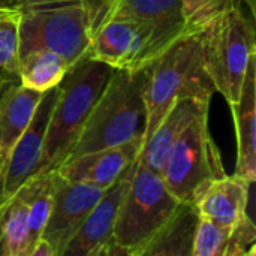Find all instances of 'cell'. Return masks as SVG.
<instances>
[{"mask_svg": "<svg viewBox=\"0 0 256 256\" xmlns=\"http://www.w3.org/2000/svg\"><path fill=\"white\" fill-rule=\"evenodd\" d=\"M146 75V68L114 69L69 158L144 140Z\"/></svg>", "mask_w": 256, "mask_h": 256, "instance_id": "3", "label": "cell"}, {"mask_svg": "<svg viewBox=\"0 0 256 256\" xmlns=\"http://www.w3.org/2000/svg\"><path fill=\"white\" fill-rule=\"evenodd\" d=\"M134 164L135 162H132L120 176V178L106 189L102 200L74 232V236L66 242L57 256H87L98 246L112 243V232L118 207L129 184Z\"/></svg>", "mask_w": 256, "mask_h": 256, "instance_id": "13", "label": "cell"}, {"mask_svg": "<svg viewBox=\"0 0 256 256\" xmlns=\"http://www.w3.org/2000/svg\"><path fill=\"white\" fill-rule=\"evenodd\" d=\"M36 244L30 237L26 206L15 192L0 202V256H28Z\"/></svg>", "mask_w": 256, "mask_h": 256, "instance_id": "20", "label": "cell"}, {"mask_svg": "<svg viewBox=\"0 0 256 256\" xmlns=\"http://www.w3.org/2000/svg\"><path fill=\"white\" fill-rule=\"evenodd\" d=\"M250 183L237 176H224L213 180L196 198L194 207L200 218L219 226L232 230L248 214Z\"/></svg>", "mask_w": 256, "mask_h": 256, "instance_id": "15", "label": "cell"}, {"mask_svg": "<svg viewBox=\"0 0 256 256\" xmlns=\"http://www.w3.org/2000/svg\"><path fill=\"white\" fill-rule=\"evenodd\" d=\"M244 256H256V244L254 243L249 249H248V252L244 254Z\"/></svg>", "mask_w": 256, "mask_h": 256, "instance_id": "30", "label": "cell"}, {"mask_svg": "<svg viewBox=\"0 0 256 256\" xmlns=\"http://www.w3.org/2000/svg\"><path fill=\"white\" fill-rule=\"evenodd\" d=\"M108 16L128 18L147 27L159 56L177 39L192 32L186 22L183 0H104L93 18V28Z\"/></svg>", "mask_w": 256, "mask_h": 256, "instance_id": "9", "label": "cell"}, {"mask_svg": "<svg viewBox=\"0 0 256 256\" xmlns=\"http://www.w3.org/2000/svg\"><path fill=\"white\" fill-rule=\"evenodd\" d=\"M28 256H56L54 250L50 248V244L44 240H39L38 244L34 246V249L30 252Z\"/></svg>", "mask_w": 256, "mask_h": 256, "instance_id": "26", "label": "cell"}, {"mask_svg": "<svg viewBox=\"0 0 256 256\" xmlns=\"http://www.w3.org/2000/svg\"><path fill=\"white\" fill-rule=\"evenodd\" d=\"M142 142L144 140L138 138L118 147L69 158L56 171L69 182L86 183L106 190L138 159Z\"/></svg>", "mask_w": 256, "mask_h": 256, "instance_id": "12", "label": "cell"}, {"mask_svg": "<svg viewBox=\"0 0 256 256\" xmlns=\"http://www.w3.org/2000/svg\"><path fill=\"white\" fill-rule=\"evenodd\" d=\"M208 106L210 102L206 100H198L194 98L178 99L162 118L159 126L153 130V134L142 142L138 160L147 168L160 174L165 159L174 142L194 122V118H196L201 112L208 111Z\"/></svg>", "mask_w": 256, "mask_h": 256, "instance_id": "17", "label": "cell"}, {"mask_svg": "<svg viewBox=\"0 0 256 256\" xmlns=\"http://www.w3.org/2000/svg\"><path fill=\"white\" fill-rule=\"evenodd\" d=\"M57 93L58 86L50 88L42 94V99L34 111L32 122L12 148L4 172L2 201L10 198L34 174L42 156L46 128L54 102L57 99Z\"/></svg>", "mask_w": 256, "mask_h": 256, "instance_id": "11", "label": "cell"}, {"mask_svg": "<svg viewBox=\"0 0 256 256\" xmlns=\"http://www.w3.org/2000/svg\"><path fill=\"white\" fill-rule=\"evenodd\" d=\"M16 76H12V75H9V74H6L4 70H2L0 69V94H2V92H3V88H4V86L10 81V80H15Z\"/></svg>", "mask_w": 256, "mask_h": 256, "instance_id": "29", "label": "cell"}, {"mask_svg": "<svg viewBox=\"0 0 256 256\" xmlns=\"http://www.w3.org/2000/svg\"><path fill=\"white\" fill-rule=\"evenodd\" d=\"M240 2H244V3H248V6L250 8L252 14H255V2L256 0H240Z\"/></svg>", "mask_w": 256, "mask_h": 256, "instance_id": "31", "label": "cell"}, {"mask_svg": "<svg viewBox=\"0 0 256 256\" xmlns=\"http://www.w3.org/2000/svg\"><path fill=\"white\" fill-rule=\"evenodd\" d=\"M16 194L21 196L26 210H27V222L28 231L33 243L36 244L40 240L44 228L46 225L52 196H54V171L30 177Z\"/></svg>", "mask_w": 256, "mask_h": 256, "instance_id": "22", "label": "cell"}, {"mask_svg": "<svg viewBox=\"0 0 256 256\" xmlns=\"http://www.w3.org/2000/svg\"><path fill=\"white\" fill-rule=\"evenodd\" d=\"M237 135V177L254 184L256 178V56L252 57L240 96L230 105Z\"/></svg>", "mask_w": 256, "mask_h": 256, "instance_id": "16", "label": "cell"}, {"mask_svg": "<svg viewBox=\"0 0 256 256\" xmlns=\"http://www.w3.org/2000/svg\"><path fill=\"white\" fill-rule=\"evenodd\" d=\"M200 216L194 206L182 204L174 216L134 256H192Z\"/></svg>", "mask_w": 256, "mask_h": 256, "instance_id": "19", "label": "cell"}, {"mask_svg": "<svg viewBox=\"0 0 256 256\" xmlns=\"http://www.w3.org/2000/svg\"><path fill=\"white\" fill-rule=\"evenodd\" d=\"M112 72L111 66L90 57L68 70L58 84L42 156L32 177L56 171L69 158Z\"/></svg>", "mask_w": 256, "mask_h": 256, "instance_id": "1", "label": "cell"}, {"mask_svg": "<svg viewBox=\"0 0 256 256\" xmlns=\"http://www.w3.org/2000/svg\"><path fill=\"white\" fill-rule=\"evenodd\" d=\"M240 4V0H183L188 27L192 32L206 28L226 10Z\"/></svg>", "mask_w": 256, "mask_h": 256, "instance_id": "24", "label": "cell"}, {"mask_svg": "<svg viewBox=\"0 0 256 256\" xmlns=\"http://www.w3.org/2000/svg\"><path fill=\"white\" fill-rule=\"evenodd\" d=\"M180 206L182 202L170 192L162 176L136 159L118 207L112 243L136 254Z\"/></svg>", "mask_w": 256, "mask_h": 256, "instance_id": "6", "label": "cell"}, {"mask_svg": "<svg viewBox=\"0 0 256 256\" xmlns=\"http://www.w3.org/2000/svg\"><path fill=\"white\" fill-rule=\"evenodd\" d=\"M111 244L112 243H105L98 246L94 250H92L87 256H110V250H111Z\"/></svg>", "mask_w": 256, "mask_h": 256, "instance_id": "27", "label": "cell"}, {"mask_svg": "<svg viewBox=\"0 0 256 256\" xmlns=\"http://www.w3.org/2000/svg\"><path fill=\"white\" fill-rule=\"evenodd\" d=\"M69 69L68 62L60 56L50 51H34L20 57L16 78L24 87L45 93L57 87Z\"/></svg>", "mask_w": 256, "mask_h": 256, "instance_id": "21", "label": "cell"}, {"mask_svg": "<svg viewBox=\"0 0 256 256\" xmlns=\"http://www.w3.org/2000/svg\"><path fill=\"white\" fill-rule=\"evenodd\" d=\"M20 16L16 6H0V69L12 76L18 74Z\"/></svg>", "mask_w": 256, "mask_h": 256, "instance_id": "23", "label": "cell"}, {"mask_svg": "<svg viewBox=\"0 0 256 256\" xmlns=\"http://www.w3.org/2000/svg\"><path fill=\"white\" fill-rule=\"evenodd\" d=\"M158 56L152 32L132 20L108 16L93 28L88 57L112 69H144Z\"/></svg>", "mask_w": 256, "mask_h": 256, "instance_id": "8", "label": "cell"}, {"mask_svg": "<svg viewBox=\"0 0 256 256\" xmlns=\"http://www.w3.org/2000/svg\"><path fill=\"white\" fill-rule=\"evenodd\" d=\"M160 176L170 192L182 204L190 206L213 180L226 176L219 148L210 135L208 111L194 118L174 142Z\"/></svg>", "mask_w": 256, "mask_h": 256, "instance_id": "7", "label": "cell"}, {"mask_svg": "<svg viewBox=\"0 0 256 256\" xmlns=\"http://www.w3.org/2000/svg\"><path fill=\"white\" fill-rule=\"evenodd\" d=\"M42 94L24 87L18 78L10 80L0 94V202L10 152L32 122Z\"/></svg>", "mask_w": 256, "mask_h": 256, "instance_id": "14", "label": "cell"}, {"mask_svg": "<svg viewBox=\"0 0 256 256\" xmlns=\"http://www.w3.org/2000/svg\"><path fill=\"white\" fill-rule=\"evenodd\" d=\"M0 6H15V0H0Z\"/></svg>", "mask_w": 256, "mask_h": 256, "instance_id": "32", "label": "cell"}, {"mask_svg": "<svg viewBox=\"0 0 256 256\" xmlns=\"http://www.w3.org/2000/svg\"><path fill=\"white\" fill-rule=\"evenodd\" d=\"M62 2H82L88 12H90V18H92V28H93V18L98 14V10L100 9L104 0H15V6L18 9L21 8H28V6H38V4H50V3H62Z\"/></svg>", "mask_w": 256, "mask_h": 256, "instance_id": "25", "label": "cell"}, {"mask_svg": "<svg viewBox=\"0 0 256 256\" xmlns=\"http://www.w3.org/2000/svg\"><path fill=\"white\" fill-rule=\"evenodd\" d=\"M255 238V224L249 216L232 230L200 218L194 236L192 256H244Z\"/></svg>", "mask_w": 256, "mask_h": 256, "instance_id": "18", "label": "cell"}, {"mask_svg": "<svg viewBox=\"0 0 256 256\" xmlns=\"http://www.w3.org/2000/svg\"><path fill=\"white\" fill-rule=\"evenodd\" d=\"M146 70L144 141L153 134L178 99L194 98L210 102L214 93V87L202 63L201 30L189 32L177 39Z\"/></svg>", "mask_w": 256, "mask_h": 256, "instance_id": "2", "label": "cell"}, {"mask_svg": "<svg viewBox=\"0 0 256 256\" xmlns=\"http://www.w3.org/2000/svg\"><path fill=\"white\" fill-rule=\"evenodd\" d=\"M18 57L50 51L64 58L69 68L88 57L92 18L82 2H62L21 8Z\"/></svg>", "mask_w": 256, "mask_h": 256, "instance_id": "4", "label": "cell"}, {"mask_svg": "<svg viewBox=\"0 0 256 256\" xmlns=\"http://www.w3.org/2000/svg\"><path fill=\"white\" fill-rule=\"evenodd\" d=\"M202 63L214 92L237 102L248 66L256 56L255 27L236 6L201 30Z\"/></svg>", "mask_w": 256, "mask_h": 256, "instance_id": "5", "label": "cell"}, {"mask_svg": "<svg viewBox=\"0 0 256 256\" xmlns=\"http://www.w3.org/2000/svg\"><path fill=\"white\" fill-rule=\"evenodd\" d=\"M110 256H134V254H130V252H128V250H124V249H122V248H118V246H116L112 243L111 250H110Z\"/></svg>", "mask_w": 256, "mask_h": 256, "instance_id": "28", "label": "cell"}, {"mask_svg": "<svg viewBox=\"0 0 256 256\" xmlns=\"http://www.w3.org/2000/svg\"><path fill=\"white\" fill-rule=\"evenodd\" d=\"M106 190L78 182H69L54 171V196L51 212L40 236L56 256L80 225L93 212Z\"/></svg>", "mask_w": 256, "mask_h": 256, "instance_id": "10", "label": "cell"}]
</instances>
